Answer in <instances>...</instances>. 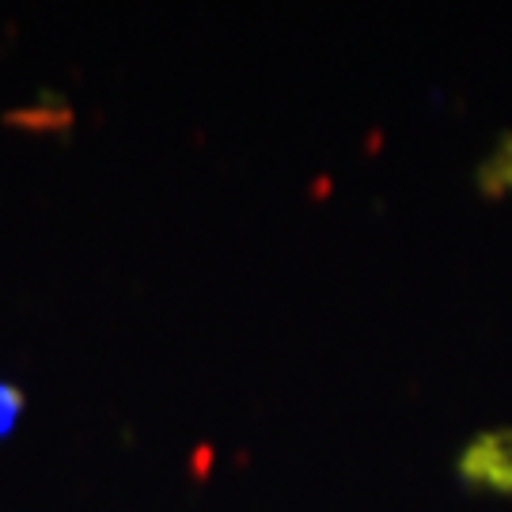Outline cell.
Masks as SVG:
<instances>
[{"mask_svg": "<svg viewBox=\"0 0 512 512\" xmlns=\"http://www.w3.org/2000/svg\"><path fill=\"white\" fill-rule=\"evenodd\" d=\"M475 186L486 194V198H494V202L497 198H505V194H512V133H501L494 152L478 164Z\"/></svg>", "mask_w": 512, "mask_h": 512, "instance_id": "obj_2", "label": "cell"}, {"mask_svg": "<svg viewBox=\"0 0 512 512\" xmlns=\"http://www.w3.org/2000/svg\"><path fill=\"white\" fill-rule=\"evenodd\" d=\"M456 478L467 494L512 497V425L467 440L456 456Z\"/></svg>", "mask_w": 512, "mask_h": 512, "instance_id": "obj_1", "label": "cell"}, {"mask_svg": "<svg viewBox=\"0 0 512 512\" xmlns=\"http://www.w3.org/2000/svg\"><path fill=\"white\" fill-rule=\"evenodd\" d=\"M23 410H27L23 387L12 384V380H0V440H8L12 433H16Z\"/></svg>", "mask_w": 512, "mask_h": 512, "instance_id": "obj_3", "label": "cell"}]
</instances>
